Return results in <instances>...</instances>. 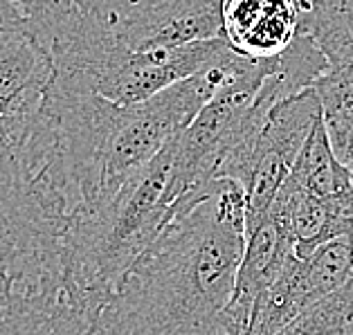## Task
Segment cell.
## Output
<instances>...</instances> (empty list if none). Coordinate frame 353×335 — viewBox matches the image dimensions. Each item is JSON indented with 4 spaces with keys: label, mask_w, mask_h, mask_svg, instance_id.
<instances>
[{
    "label": "cell",
    "mask_w": 353,
    "mask_h": 335,
    "mask_svg": "<svg viewBox=\"0 0 353 335\" xmlns=\"http://www.w3.org/2000/svg\"><path fill=\"white\" fill-rule=\"evenodd\" d=\"M243 245V189L214 178L140 256L90 335H223Z\"/></svg>",
    "instance_id": "6da1fadb"
},
{
    "label": "cell",
    "mask_w": 353,
    "mask_h": 335,
    "mask_svg": "<svg viewBox=\"0 0 353 335\" xmlns=\"http://www.w3.org/2000/svg\"><path fill=\"white\" fill-rule=\"evenodd\" d=\"M223 0H19L52 70L88 74L124 52L221 37ZM223 39V37H221Z\"/></svg>",
    "instance_id": "7a4b0ae2"
},
{
    "label": "cell",
    "mask_w": 353,
    "mask_h": 335,
    "mask_svg": "<svg viewBox=\"0 0 353 335\" xmlns=\"http://www.w3.org/2000/svg\"><path fill=\"white\" fill-rule=\"evenodd\" d=\"M171 169L174 140L113 199L72 216L65 238V290L92 329L126 274L178 216Z\"/></svg>",
    "instance_id": "3957f363"
},
{
    "label": "cell",
    "mask_w": 353,
    "mask_h": 335,
    "mask_svg": "<svg viewBox=\"0 0 353 335\" xmlns=\"http://www.w3.org/2000/svg\"><path fill=\"white\" fill-rule=\"evenodd\" d=\"M322 115L317 90H301L272 106L256 133L223 160L216 178H230L243 189L245 225L268 212Z\"/></svg>",
    "instance_id": "277c9868"
},
{
    "label": "cell",
    "mask_w": 353,
    "mask_h": 335,
    "mask_svg": "<svg viewBox=\"0 0 353 335\" xmlns=\"http://www.w3.org/2000/svg\"><path fill=\"white\" fill-rule=\"evenodd\" d=\"M234 50L225 39L194 41L187 45L142 50V52H124L92 68L88 74L72 77L88 83L101 97L115 101L119 106L137 104L169 88L171 83L205 70L210 65L228 63L236 59ZM61 74V72H59Z\"/></svg>",
    "instance_id": "5b68a950"
},
{
    "label": "cell",
    "mask_w": 353,
    "mask_h": 335,
    "mask_svg": "<svg viewBox=\"0 0 353 335\" xmlns=\"http://www.w3.org/2000/svg\"><path fill=\"white\" fill-rule=\"evenodd\" d=\"M353 279V227L308 256L292 254L250 315L245 335H274L308 306Z\"/></svg>",
    "instance_id": "8992f818"
},
{
    "label": "cell",
    "mask_w": 353,
    "mask_h": 335,
    "mask_svg": "<svg viewBox=\"0 0 353 335\" xmlns=\"http://www.w3.org/2000/svg\"><path fill=\"white\" fill-rule=\"evenodd\" d=\"M301 32L326 59V70L313 88L322 99L329 140L335 142L353 122V0H311Z\"/></svg>",
    "instance_id": "52a82bcc"
},
{
    "label": "cell",
    "mask_w": 353,
    "mask_h": 335,
    "mask_svg": "<svg viewBox=\"0 0 353 335\" xmlns=\"http://www.w3.org/2000/svg\"><path fill=\"white\" fill-rule=\"evenodd\" d=\"M295 254V241L279 205L245 225V245L241 254L234 288L221 315L223 335H245L256 299L277 279L283 265Z\"/></svg>",
    "instance_id": "ba28073f"
},
{
    "label": "cell",
    "mask_w": 353,
    "mask_h": 335,
    "mask_svg": "<svg viewBox=\"0 0 353 335\" xmlns=\"http://www.w3.org/2000/svg\"><path fill=\"white\" fill-rule=\"evenodd\" d=\"M297 0H223L221 37L245 59H274L301 32Z\"/></svg>",
    "instance_id": "9c48e42d"
},
{
    "label": "cell",
    "mask_w": 353,
    "mask_h": 335,
    "mask_svg": "<svg viewBox=\"0 0 353 335\" xmlns=\"http://www.w3.org/2000/svg\"><path fill=\"white\" fill-rule=\"evenodd\" d=\"M50 77L52 59L25 19L0 23V113L41 94Z\"/></svg>",
    "instance_id": "30bf717a"
},
{
    "label": "cell",
    "mask_w": 353,
    "mask_h": 335,
    "mask_svg": "<svg viewBox=\"0 0 353 335\" xmlns=\"http://www.w3.org/2000/svg\"><path fill=\"white\" fill-rule=\"evenodd\" d=\"M288 180H292L297 187L306 189V192L322 196L326 201L340 203L353 212V183L349 169L342 165L331 147L324 115L313 126L304 149H301L295 165L290 169Z\"/></svg>",
    "instance_id": "8fae6325"
},
{
    "label": "cell",
    "mask_w": 353,
    "mask_h": 335,
    "mask_svg": "<svg viewBox=\"0 0 353 335\" xmlns=\"http://www.w3.org/2000/svg\"><path fill=\"white\" fill-rule=\"evenodd\" d=\"M92 322L70 302L28 306L0 320V335H90Z\"/></svg>",
    "instance_id": "7c38bea8"
},
{
    "label": "cell",
    "mask_w": 353,
    "mask_h": 335,
    "mask_svg": "<svg viewBox=\"0 0 353 335\" xmlns=\"http://www.w3.org/2000/svg\"><path fill=\"white\" fill-rule=\"evenodd\" d=\"M353 322V279L308 306L274 335H342Z\"/></svg>",
    "instance_id": "4fadbf2b"
},
{
    "label": "cell",
    "mask_w": 353,
    "mask_h": 335,
    "mask_svg": "<svg viewBox=\"0 0 353 335\" xmlns=\"http://www.w3.org/2000/svg\"><path fill=\"white\" fill-rule=\"evenodd\" d=\"M331 147L335 151V156L340 158L342 165L349 169V176L353 183V122L349 124V128L338 137V140L331 142Z\"/></svg>",
    "instance_id": "5bb4252c"
},
{
    "label": "cell",
    "mask_w": 353,
    "mask_h": 335,
    "mask_svg": "<svg viewBox=\"0 0 353 335\" xmlns=\"http://www.w3.org/2000/svg\"><path fill=\"white\" fill-rule=\"evenodd\" d=\"M342 335H353V322H351V324L347 326V331H344Z\"/></svg>",
    "instance_id": "9a60e30c"
},
{
    "label": "cell",
    "mask_w": 353,
    "mask_h": 335,
    "mask_svg": "<svg viewBox=\"0 0 353 335\" xmlns=\"http://www.w3.org/2000/svg\"><path fill=\"white\" fill-rule=\"evenodd\" d=\"M16 3H19V0H16Z\"/></svg>",
    "instance_id": "2e32d148"
}]
</instances>
